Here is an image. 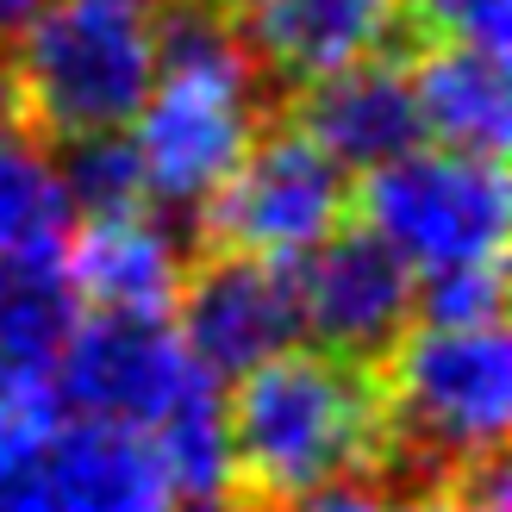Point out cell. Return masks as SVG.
Here are the masks:
<instances>
[{
    "label": "cell",
    "mask_w": 512,
    "mask_h": 512,
    "mask_svg": "<svg viewBox=\"0 0 512 512\" xmlns=\"http://www.w3.org/2000/svg\"><path fill=\"white\" fill-rule=\"evenodd\" d=\"M232 494L244 512H288L331 481H381V388L369 369L288 350L250 369L225 406Z\"/></svg>",
    "instance_id": "1"
},
{
    "label": "cell",
    "mask_w": 512,
    "mask_h": 512,
    "mask_svg": "<svg viewBox=\"0 0 512 512\" xmlns=\"http://www.w3.org/2000/svg\"><path fill=\"white\" fill-rule=\"evenodd\" d=\"M381 388V475L413 488H456L500 463L512 413V350L500 325L413 331L375 369Z\"/></svg>",
    "instance_id": "2"
},
{
    "label": "cell",
    "mask_w": 512,
    "mask_h": 512,
    "mask_svg": "<svg viewBox=\"0 0 512 512\" xmlns=\"http://www.w3.org/2000/svg\"><path fill=\"white\" fill-rule=\"evenodd\" d=\"M7 57L19 82L25 138L38 144L125 132L157 82L138 0H57L25 25V38Z\"/></svg>",
    "instance_id": "3"
},
{
    "label": "cell",
    "mask_w": 512,
    "mask_h": 512,
    "mask_svg": "<svg viewBox=\"0 0 512 512\" xmlns=\"http://www.w3.org/2000/svg\"><path fill=\"white\" fill-rule=\"evenodd\" d=\"M356 225L388 244L406 275H450L506 263V163L463 150H406L350 194Z\"/></svg>",
    "instance_id": "4"
},
{
    "label": "cell",
    "mask_w": 512,
    "mask_h": 512,
    "mask_svg": "<svg viewBox=\"0 0 512 512\" xmlns=\"http://www.w3.org/2000/svg\"><path fill=\"white\" fill-rule=\"evenodd\" d=\"M219 400V381L194 363L169 319L144 313H88L75 319L63 363H57V406L63 419L113 425L157 438L194 406Z\"/></svg>",
    "instance_id": "5"
},
{
    "label": "cell",
    "mask_w": 512,
    "mask_h": 512,
    "mask_svg": "<svg viewBox=\"0 0 512 512\" xmlns=\"http://www.w3.org/2000/svg\"><path fill=\"white\" fill-rule=\"evenodd\" d=\"M263 132V82L244 63L225 69H157L138 107V169L144 200L200 213L244 163Z\"/></svg>",
    "instance_id": "6"
},
{
    "label": "cell",
    "mask_w": 512,
    "mask_h": 512,
    "mask_svg": "<svg viewBox=\"0 0 512 512\" xmlns=\"http://www.w3.org/2000/svg\"><path fill=\"white\" fill-rule=\"evenodd\" d=\"M350 213L344 169L319 157L294 125H269L244 150V163L225 175V188L194 213V232L207 238L200 250H238L269 256V263H300L319 250Z\"/></svg>",
    "instance_id": "7"
},
{
    "label": "cell",
    "mask_w": 512,
    "mask_h": 512,
    "mask_svg": "<svg viewBox=\"0 0 512 512\" xmlns=\"http://www.w3.org/2000/svg\"><path fill=\"white\" fill-rule=\"evenodd\" d=\"M232 32L263 94H300L350 63H406L431 38L419 32L413 0H225ZM275 100V113H281Z\"/></svg>",
    "instance_id": "8"
},
{
    "label": "cell",
    "mask_w": 512,
    "mask_h": 512,
    "mask_svg": "<svg viewBox=\"0 0 512 512\" xmlns=\"http://www.w3.org/2000/svg\"><path fill=\"white\" fill-rule=\"evenodd\" d=\"M175 338L213 381H244L250 369L288 356L300 338L294 263L238 250H194L175 288Z\"/></svg>",
    "instance_id": "9"
},
{
    "label": "cell",
    "mask_w": 512,
    "mask_h": 512,
    "mask_svg": "<svg viewBox=\"0 0 512 512\" xmlns=\"http://www.w3.org/2000/svg\"><path fill=\"white\" fill-rule=\"evenodd\" d=\"M294 300L300 331H313V350L369 375L388 363V350L413 325V275L363 225H338L319 250L300 256Z\"/></svg>",
    "instance_id": "10"
},
{
    "label": "cell",
    "mask_w": 512,
    "mask_h": 512,
    "mask_svg": "<svg viewBox=\"0 0 512 512\" xmlns=\"http://www.w3.org/2000/svg\"><path fill=\"white\" fill-rule=\"evenodd\" d=\"M281 125H294V132L331 157L344 175H369L381 163L406 157V150H419V113H413V88H406V63L394 57H369V63H350L338 75H325V82L300 88L281 100Z\"/></svg>",
    "instance_id": "11"
},
{
    "label": "cell",
    "mask_w": 512,
    "mask_h": 512,
    "mask_svg": "<svg viewBox=\"0 0 512 512\" xmlns=\"http://www.w3.org/2000/svg\"><path fill=\"white\" fill-rule=\"evenodd\" d=\"M182 269H188L182 238L169 225H157L150 213H132V219H88L69 244L63 281L88 313L169 319Z\"/></svg>",
    "instance_id": "12"
},
{
    "label": "cell",
    "mask_w": 512,
    "mask_h": 512,
    "mask_svg": "<svg viewBox=\"0 0 512 512\" xmlns=\"http://www.w3.org/2000/svg\"><path fill=\"white\" fill-rule=\"evenodd\" d=\"M44 512H175L150 438L63 419L44 450Z\"/></svg>",
    "instance_id": "13"
},
{
    "label": "cell",
    "mask_w": 512,
    "mask_h": 512,
    "mask_svg": "<svg viewBox=\"0 0 512 512\" xmlns=\"http://www.w3.org/2000/svg\"><path fill=\"white\" fill-rule=\"evenodd\" d=\"M406 88H413L419 132L438 138V150L463 157H506L512 119H506V69L488 50L469 44H425L406 57Z\"/></svg>",
    "instance_id": "14"
},
{
    "label": "cell",
    "mask_w": 512,
    "mask_h": 512,
    "mask_svg": "<svg viewBox=\"0 0 512 512\" xmlns=\"http://www.w3.org/2000/svg\"><path fill=\"white\" fill-rule=\"evenodd\" d=\"M82 213L57 175V157L38 138H0V269L63 275Z\"/></svg>",
    "instance_id": "15"
},
{
    "label": "cell",
    "mask_w": 512,
    "mask_h": 512,
    "mask_svg": "<svg viewBox=\"0 0 512 512\" xmlns=\"http://www.w3.org/2000/svg\"><path fill=\"white\" fill-rule=\"evenodd\" d=\"M82 300L63 275H7L0 269V381L32 394H57V363Z\"/></svg>",
    "instance_id": "16"
},
{
    "label": "cell",
    "mask_w": 512,
    "mask_h": 512,
    "mask_svg": "<svg viewBox=\"0 0 512 512\" xmlns=\"http://www.w3.org/2000/svg\"><path fill=\"white\" fill-rule=\"evenodd\" d=\"M57 175L75 200L82 219H132V213H150L144 200V169H138V144L125 132H100V138H75V144H57Z\"/></svg>",
    "instance_id": "17"
},
{
    "label": "cell",
    "mask_w": 512,
    "mask_h": 512,
    "mask_svg": "<svg viewBox=\"0 0 512 512\" xmlns=\"http://www.w3.org/2000/svg\"><path fill=\"white\" fill-rule=\"evenodd\" d=\"M500 306H506V263H481V269H450V275L413 281V313L431 331L500 325Z\"/></svg>",
    "instance_id": "18"
},
{
    "label": "cell",
    "mask_w": 512,
    "mask_h": 512,
    "mask_svg": "<svg viewBox=\"0 0 512 512\" xmlns=\"http://www.w3.org/2000/svg\"><path fill=\"white\" fill-rule=\"evenodd\" d=\"M413 19L431 44H469V50H488V57H506V38H512L506 0H413Z\"/></svg>",
    "instance_id": "19"
},
{
    "label": "cell",
    "mask_w": 512,
    "mask_h": 512,
    "mask_svg": "<svg viewBox=\"0 0 512 512\" xmlns=\"http://www.w3.org/2000/svg\"><path fill=\"white\" fill-rule=\"evenodd\" d=\"M381 512H506V456L475 469L469 481H456V488H413Z\"/></svg>",
    "instance_id": "20"
},
{
    "label": "cell",
    "mask_w": 512,
    "mask_h": 512,
    "mask_svg": "<svg viewBox=\"0 0 512 512\" xmlns=\"http://www.w3.org/2000/svg\"><path fill=\"white\" fill-rule=\"evenodd\" d=\"M44 7H57V0H0V50H13Z\"/></svg>",
    "instance_id": "21"
},
{
    "label": "cell",
    "mask_w": 512,
    "mask_h": 512,
    "mask_svg": "<svg viewBox=\"0 0 512 512\" xmlns=\"http://www.w3.org/2000/svg\"><path fill=\"white\" fill-rule=\"evenodd\" d=\"M25 113H19V82H13V57L0 50V138H19Z\"/></svg>",
    "instance_id": "22"
},
{
    "label": "cell",
    "mask_w": 512,
    "mask_h": 512,
    "mask_svg": "<svg viewBox=\"0 0 512 512\" xmlns=\"http://www.w3.org/2000/svg\"><path fill=\"white\" fill-rule=\"evenodd\" d=\"M138 7H144V0H138Z\"/></svg>",
    "instance_id": "23"
}]
</instances>
